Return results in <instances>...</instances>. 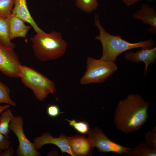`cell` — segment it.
Here are the masks:
<instances>
[{
  "label": "cell",
  "mask_w": 156,
  "mask_h": 156,
  "mask_svg": "<svg viewBox=\"0 0 156 156\" xmlns=\"http://www.w3.org/2000/svg\"><path fill=\"white\" fill-rule=\"evenodd\" d=\"M149 104L138 94H129L120 100L116 107L114 119L119 130L125 134L139 130L144 125L149 115Z\"/></svg>",
  "instance_id": "1"
},
{
  "label": "cell",
  "mask_w": 156,
  "mask_h": 156,
  "mask_svg": "<svg viewBox=\"0 0 156 156\" xmlns=\"http://www.w3.org/2000/svg\"><path fill=\"white\" fill-rule=\"evenodd\" d=\"M94 24L99 30V34L95 39L101 43L102 53L100 59L103 60L114 62L117 57L124 52L133 49L149 47L154 44L152 39L131 43L123 39L120 36L110 34L101 25L97 14H95Z\"/></svg>",
  "instance_id": "2"
},
{
  "label": "cell",
  "mask_w": 156,
  "mask_h": 156,
  "mask_svg": "<svg viewBox=\"0 0 156 156\" xmlns=\"http://www.w3.org/2000/svg\"><path fill=\"white\" fill-rule=\"evenodd\" d=\"M36 57L42 61L54 60L62 57L67 47L61 34L53 31L49 33L36 34L30 38Z\"/></svg>",
  "instance_id": "3"
},
{
  "label": "cell",
  "mask_w": 156,
  "mask_h": 156,
  "mask_svg": "<svg viewBox=\"0 0 156 156\" xmlns=\"http://www.w3.org/2000/svg\"><path fill=\"white\" fill-rule=\"evenodd\" d=\"M22 83L31 90L36 98L43 101L50 93L56 90L54 83L46 76L35 69L22 65L19 78Z\"/></svg>",
  "instance_id": "4"
},
{
  "label": "cell",
  "mask_w": 156,
  "mask_h": 156,
  "mask_svg": "<svg viewBox=\"0 0 156 156\" xmlns=\"http://www.w3.org/2000/svg\"><path fill=\"white\" fill-rule=\"evenodd\" d=\"M86 71L80 80L82 85L93 83H102L117 70L114 62L106 61L88 57Z\"/></svg>",
  "instance_id": "5"
},
{
  "label": "cell",
  "mask_w": 156,
  "mask_h": 156,
  "mask_svg": "<svg viewBox=\"0 0 156 156\" xmlns=\"http://www.w3.org/2000/svg\"><path fill=\"white\" fill-rule=\"evenodd\" d=\"M24 121L21 115L14 116L10 123L9 129L13 132L17 138L19 145L16 152L18 156H40L41 154L36 150L33 143L26 136L23 129Z\"/></svg>",
  "instance_id": "6"
},
{
  "label": "cell",
  "mask_w": 156,
  "mask_h": 156,
  "mask_svg": "<svg viewBox=\"0 0 156 156\" xmlns=\"http://www.w3.org/2000/svg\"><path fill=\"white\" fill-rule=\"evenodd\" d=\"M87 135V137L93 147H96L99 152H112L119 155H124L131 148L120 145L111 140L102 130L98 127L90 129Z\"/></svg>",
  "instance_id": "7"
},
{
  "label": "cell",
  "mask_w": 156,
  "mask_h": 156,
  "mask_svg": "<svg viewBox=\"0 0 156 156\" xmlns=\"http://www.w3.org/2000/svg\"><path fill=\"white\" fill-rule=\"evenodd\" d=\"M21 65L13 49L0 43V71L6 76L19 78Z\"/></svg>",
  "instance_id": "8"
},
{
  "label": "cell",
  "mask_w": 156,
  "mask_h": 156,
  "mask_svg": "<svg viewBox=\"0 0 156 156\" xmlns=\"http://www.w3.org/2000/svg\"><path fill=\"white\" fill-rule=\"evenodd\" d=\"M68 138L64 134H60L58 138H54L47 132L34 138L33 143L36 149L38 151L45 144H52L57 146L62 153H67L71 156H75L69 144Z\"/></svg>",
  "instance_id": "9"
},
{
  "label": "cell",
  "mask_w": 156,
  "mask_h": 156,
  "mask_svg": "<svg viewBox=\"0 0 156 156\" xmlns=\"http://www.w3.org/2000/svg\"><path fill=\"white\" fill-rule=\"evenodd\" d=\"M125 58L132 62H144L145 64L144 75L146 76L147 73L148 65L154 63L156 59V47L152 48L148 47L142 48L135 52L132 51L126 53Z\"/></svg>",
  "instance_id": "10"
},
{
  "label": "cell",
  "mask_w": 156,
  "mask_h": 156,
  "mask_svg": "<svg viewBox=\"0 0 156 156\" xmlns=\"http://www.w3.org/2000/svg\"><path fill=\"white\" fill-rule=\"evenodd\" d=\"M133 16L134 18L140 20L150 27L146 29L152 33H156V11L149 4L143 3L140 8L135 12Z\"/></svg>",
  "instance_id": "11"
},
{
  "label": "cell",
  "mask_w": 156,
  "mask_h": 156,
  "mask_svg": "<svg viewBox=\"0 0 156 156\" xmlns=\"http://www.w3.org/2000/svg\"><path fill=\"white\" fill-rule=\"evenodd\" d=\"M69 144L75 156H87L92 154L94 148L87 137L76 135L68 137Z\"/></svg>",
  "instance_id": "12"
},
{
  "label": "cell",
  "mask_w": 156,
  "mask_h": 156,
  "mask_svg": "<svg viewBox=\"0 0 156 156\" xmlns=\"http://www.w3.org/2000/svg\"><path fill=\"white\" fill-rule=\"evenodd\" d=\"M14 6L12 14L19 18L25 22L29 23L36 34L44 33L37 25L31 16L28 9L26 0H14Z\"/></svg>",
  "instance_id": "13"
},
{
  "label": "cell",
  "mask_w": 156,
  "mask_h": 156,
  "mask_svg": "<svg viewBox=\"0 0 156 156\" xmlns=\"http://www.w3.org/2000/svg\"><path fill=\"white\" fill-rule=\"evenodd\" d=\"M7 18L10 22V40L17 37L25 38L31 26L26 25L24 21L12 14Z\"/></svg>",
  "instance_id": "14"
},
{
  "label": "cell",
  "mask_w": 156,
  "mask_h": 156,
  "mask_svg": "<svg viewBox=\"0 0 156 156\" xmlns=\"http://www.w3.org/2000/svg\"><path fill=\"white\" fill-rule=\"evenodd\" d=\"M125 156H155L156 148L148 145L145 142H143L131 148L125 154Z\"/></svg>",
  "instance_id": "15"
},
{
  "label": "cell",
  "mask_w": 156,
  "mask_h": 156,
  "mask_svg": "<svg viewBox=\"0 0 156 156\" xmlns=\"http://www.w3.org/2000/svg\"><path fill=\"white\" fill-rule=\"evenodd\" d=\"M10 22L8 18H0V43L14 49L15 44L9 38Z\"/></svg>",
  "instance_id": "16"
},
{
  "label": "cell",
  "mask_w": 156,
  "mask_h": 156,
  "mask_svg": "<svg viewBox=\"0 0 156 156\" xmlns=\"http://www.w3.org/2000/svg\"><path fill=\"white\" fill-rule=\"evenodd\" d=\"M14 116L12 110L9 108L3 112L0 116V133L9 138L10 131L9 126Z\"/></svg>",
  "instance_id": "17"
},
{
  "label": "cell",
  "mask_w": 156,
  "mask_h": 156,
  "mask_svg": "<svg viewBox=\"0 0 156 156\" xmlns=\"http://www.w3.org/2000/svg\"><path fill=\"white\" fill-rule=\"evenodd\" d=\"M75 4L78 8L87 13L96 10L99 6L97 0H76Z\"/></svg>",
  "instance_id": "18"
},
{
  "label": "cell",
  "mask_w": 156,
  "mask_h": 156,
  "mask_svg": "<svg viewBox=\"0 0 156 156\" xmlns=\"http://www.w3.org/2000/svg\"><path fill=\"white\" fill-rule=\"evenodd\" d=\"M14 0H0V18H7L11 14Z\"/></svg>",
  "instance_id": "19"
},
{
  "label": "cell",
  "mask_w": 156,
  "mask_h": 156,
  "mask_svg": "<svg viewBox=\"0 0 156 156\" xmlns=\"http://www.w3.org/2000/svg\"><path fill=\"white\" fill-rule=\"evenodd\" d=\"M10 90L0 80V104L5 103L15 106L16 103L11 100L10 97Z\"/></svg>",
  "instance_id": "20"
},
{
  "label": "cell",
  "mask_w": 156,
  "mask_h": 156,
  "mask_svg": "<svg viewBox=\"0 0 156 156\" xmlns=\"http://www.w3.org/2000/svg\"><path fill=\"white\" fill-rule=\"evenodd\" d=\"M66 120L69 122V125L73 127L77 132L81 134H87L90 130L88 124L83 121H77L76 120Z\"/></svg>",
  "instance_id": "21"
},
{
  "label": "cell",
  "mask_w": 156,
  "mask_h": 156,
  "mask_svg": "<svg viewBox=\"0 0 156 156\" xmlns=\"http://www.w3.org/2000/svg\"><path fill=\"white\" fill-rule=\"evenodd\" d=\"M145 142L149 146L156 148V127L144 134Z\"/></svg>",
  "instance_id": "22"
},
{
  "label": "cell",
  "mask_w": 156,
  "mask_h": 156,
  "mask_svg": "<svg viewBox=\"0 0 156 156\" xmlns=\"http://www.w3.org/2000/svg\"><path fill=\"white\" fill-rule=\"evenodd\" d=\"M47 114L49 116L52 117H55L63 112H60L59 107L55 105H49L47 110Z\"/></svg>",
  "instance_id": "23"
},
{
  "label": "cell",
  "mask_w": 156,
  "mask_h": 156,
  "mask_svg": "<svg viewBox=\"0 0 156 156\" xmlns=\"http://www.w3.org/2000/svg\"><path fill=\"white\" fill-rule=\"evenodd\" d=\"M9 138L0 133V151L5 150L10 146Z\"/></svg>",
  "instance_id": "24"
},
{
  "label": "cell",
  "mask_w": 156,
  "mask_h": 156,
  "mask_svg": "<svg viewBox=\"0 0 156 156\" xmlns=\"http://www.w3.org/2000/svg\"><path fill=\"white\" fill-rule=\"evenodd\" d=\"M15 153L13 147L10 146L8 148L0 153V156H12Z\"/></svg>",
  "instance_id": "25"
},
{
  "label": "cell",
  "mask_w": 156,
  "mask_h": 156,
  "mask_svg": "<svg viewBox=\"0 0 156 156\" xmlns=\"http://www.w3.org/2000/svg\"><path fill=\"white\" fill-rule=\"evenodd\" d=\"M127 6H130L135 4L141 0H122Z\"/></svg>",
  "instance_id": "26"
},
{
  "label": "cell",
  "mask_w": 156,
  "mask_h": 156,
  "mask_svg": "<svg viewBox=\"0 0 156 156\" xmlns=\"http://www.w3.org/2000/svg\"><path fill=\"white\" fill-rule=\"evenodd\" d=\"M11 106L10 105L8 104L4 105H0V114L5 109L10 108Z\"/></svg>",
  "instance_id": "27"
},
{
  "label": "cell",
  "mask_w": 156,
  "mask_h": 156,
  "mask_svg": "<svg viewBox=\"0 0 156 156\" xmlns=\"http://www.w3.org/2000/svg\"><path fill=\"white\" fill-rule=\"evenodd\" d=\"M2 152V151H0V153Z\"/></svg>",
  "instance_id": "28"
}]
</instances>
